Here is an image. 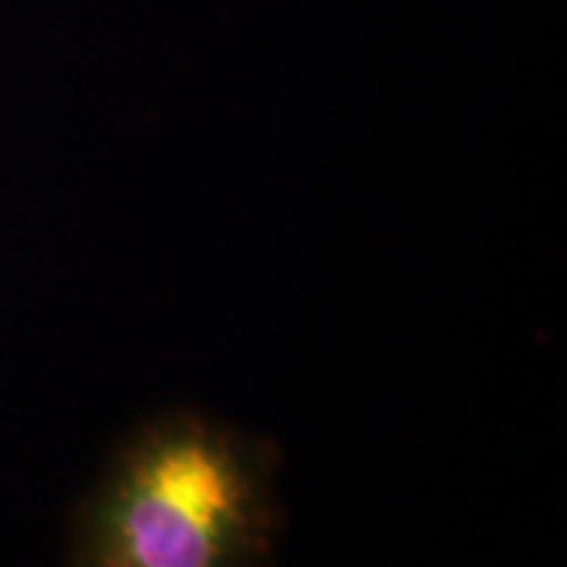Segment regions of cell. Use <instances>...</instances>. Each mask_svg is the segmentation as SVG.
<instances>
[{"mask_svg":"<svg viewBox=\"0 0 567 567\" xmlns=\"http://www.w3.org/2000/svg\"><path fill=\"white\" fill-rule=\"evenodd\" d=\"M278 536L275 447L171 410L104 464L76 511L66 567H271Z\"/></svg>","mask_w":567,"mask_h":567,"instance_id":"1","label":"cell"}]
</instances>
